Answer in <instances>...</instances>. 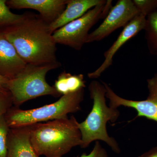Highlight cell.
I'll list each match as a JSON object with an SVG mask.
<instances>
[{"label":"cell","instance_id":"6da1fadb","mask_svg":"<svg viewBox=\"0 0 157 157\" xmlns=\"http://www.w3.org/2000/svg\"><path fill=\"white\" fill-rule=\"evenodd\" d=\"M3 33L27 64H45L58 62L57 44L49 24L39 14L25 13L22 20Z\"/></svg>","mask_w":157,"mask_h":157},{"label":"cell","instance_id":"7a4b0ae2","mask_svg":"<svg viewBox=\"0 0 157 157\" xmlns=\"http://www.w3.org/2000/svg\"><path fill=\"white\" fill-rule=\"evenodd\" d=\"M78 123L72 115L31 125V143L38 156L62 157L73 147L81 146Z\"/></svg>","mask_w":157,"mask_h":157},{"label":"cell","instance_id":"3957f363","mask_svg":"<svg viewBox=\"0 0 157 157\" xmlns=\"http://www.w3.org/2000/svg\"><path fill=\"white\" fill-rule=\"evenodd\" d=\"M89 90L93 101V107L86 119L78 123L82 135L80 147L85 148L93 141L101 140L107 144L114 153L119 154L120 147L115 138L108 135L107 124L109 121H116L120 114L119 110L107 106L105 98L106 88L103 83L93 80L89 86Z\"/></svg>","mask_w":157,"mask_h":157},{"label":"cell","instance_id":"277c9868","mask_svg":"<svg viewBox=\"0 0 157 157\" xmlns=\"http://www.w3.org/2000/svg\"><path fill=\"white\" fill-rule=\"evenodd\" d=\"M59 62L45 64H27L14 78L9 79L7 90L10 93L14 107H19L26 101L42 96H61L46 80L47 73L59 68Z\"/></svg>","mask_w":157,"mask_h":157},{"label":"cell","instance_id":"5b68a950","mask_svg":"<svg viewBox=\"0 0 157 157\" xmlns=\"http://www.w3.org/2000/svg\"><path fill=\"white\" fill-rule=\"evenodd\" d=\"M84 92V89H82L76 92L62 96L54 103L35 109L24 110L12 107L5 114V118L10 128L67 118L69 113L81 110Z\"/></svg>","mask_w":157,"mask_h":157},{"label":"cell","instance_id":"8992f818","mask_svg":"<svg viewBox=\"0 0 157 157\" xmlns=\"http://www.w3.org/2000/svg\"><path fill=\"white\" fill-rule=\"evenodd\" d=\"M112 3L111 0H103L82 17L55 31L52 36L56 44L81 50L86 43L90 30L100 19L107 16L112 7Z\"/></svg>","mask_w":157,"mask_h":157},{"label":"cell","instance_id":"52a82bcc","mask_svg":"<svg viewBox=\"0 0 157 157\" xmlns=\"http://www.w3.org/2000/svg\"><path fill=\"white\" fill-rule=\"evenodd\" d=\"M139 14L132 0L118 1L115 6L111 7L101 25L90 33L86 43L103 40L117 29L124 27Z\"/></svg>","mask_w":157,"mask_h":157},{"label":"cell","instance_id":"ba28073f","mask_svg":"<svg viewBox=\"0 0 157 157\" xmlns=\"http://www.w3.org/2000/svg\"><path fill=\"white\" fill-rule=\"evenodd\" d=\"M149 94L143 101H132L117 95L107 83L102 82L106 89V97L109 101V107L117 108L120 106L134 108L138 117H143L157 122V74L147 80Z\"/></svg>","mask_w":157,"mask_h":157},{"label":"cell","instance_id":"9c48e42d","mask_svg":"<svg viewBox=\"0 0 157 157\" xmlns=\"http://www.w3.org/2000/svg\"><path fill=\"white\" fill-rule=\"evenodd\" d=\"M146 17L139 14L129 22L121 32L117 39L104 53L105 59L100 66L94 72L88 73V76L91 79H96L100 77L103 73L112 65L113 57L121 46L130 39L135 36L146 26Z\"/></svg>","mask_w":157,"mask_h":157},{"label":"cell","instance_id":"30bf717a","mask_svg":"<svg viewBox=\"0 0 157 157\" xmlns=\"http://www.w3.org/2000/svg\"><path fill=\"white\" fill-rule=\"evenodd\" d=\"M68 0H7L10 9L36 10L45 22L50 25L58 18L66 8Z\"/></svg>","mask_w":157,"mask_h":157},{"label":"cell","instance_id":"8fae6325","mask_svg":"<svg viewBox=\"0 0 157 157\" xmlns=\"http://www.w3.org/2000/svg\"><path fill=\"white\" fill-rule=\"evenodd\" d=\"M26 64L3 32H0V75L11 79L21 72Z\"/></svg>","mask_w":157,"mask_h":157},{"label":"cell","instance_id":"7c38bea8","mask_svg":"<svg viewBox=\"0 0 157 157\" xmlns=\"http://www.w3.org/2000/svg\"><path fill=\"white\" fill-rule=\"evenodd\" d=\"M30 131L31 125L10 128L7 157H39L31 144Z\"/></svg>","mask_w":157,"mask_h":157},{"label":"cell","instance_id":"4fadbf2b","mask_svg":"<svg viewBox=\"0 0 157 157\" xmlns=\"http://www.w3.org/2000/svg\"><path fill=\"white\" fill-rule=\"evenodd\" d=\"M103 0H68L66 8L58 18L49 25L50 32L55 31L78 19Z\"/></svg>","mask_w":157,"mask_h":157},{"label":"cell","instance_id":"5bb4252c","mask_svg":"<svg viewBox=\"0 0 157 157\" xmlns=\"http://www.w3.org/2000/svg\"><path fill=\"white\" fill-rule=\"evenodd\" d=\"M53 86L58 93L63 96L84 89L86 81L82 74L72 75L63 71L59 75Z\"/></svg>","mask_w":157,"mask_h":157},{"label":"cell","instance_id":"9a60e30c","mask_svg":"<svg viewBox=\"0 0 157 157\" xmlns=\"http://www.w3.org/2000/svg\"><path fill=\"white\" fill-rule=\"evenodd\" d=\"M144 30L149 50L152 54L157 56V10L147 16Z\"/></svg>","mask_w":157,"mask_h":157},{"label":"cell","instance_id":"2e32d148","mask_svg":"<svg viewBox=\"0 0 157 157\" xmlns=\"http://www.w3.org/2000/svg\"><path fill=\"white\" fill-rule=\"evenodd\" d=\"M7 0H0V32L17 24L23 19L25 13L14 14L6 4Z\"/></svg>","mask_w":157,"mask_h":157},{"label":"cell","instance_id":"e0dca14e","mask_svg":"<svg viewBox=\"0 0 157 157\" xmlns=\"http://www.w3.org/2000/svg\"><path fill=\"white\" fill-rule=\"evenodd\" d=\"M9 128L5 115L0 117V157H7Z\"/></svg>","mask_w":157,"mask_h":157},{"label":"cell","instance_id":"ac0fdd59","mask_svg":"<svg viewBox=\"0 0 157 157\" xmlns=\"http://www.w3.org/2000/svg\"><path fill=\"white\" fill-rule=\"evenodd\" d=\"M140 14L147 16L157 10V0H133Z\"/></svg>","mask_w":157,"mask_h":157},{"label":"cell","instance_id":"d6986e66","mask_svg":"<svg viewBox=\"0 0 157 157\" xmlns=\"http://www.w3.org/2000/svg\"><path fill=\"white\" fill-rule=\"evenodd\" d=\"M13 106V101L10 93L9 91L0 92V117L5 115Z\"/></svg>","mask_w":157,"mask_h":157},{"label":"cell","instance_id":"ffe728a7","mask_svg":"<svg viewBox=\"0 0 157 157\" xmlns=\"http://www.w3.org/2000/svg\"><path fill=\"white\" fill-rule=\"evenodd\" d=\"M76 157H109L107 151L101 145L99 141H96L94 146L89 153H83Z\"/></svg>","mask_w":157,"mask_h":157},{"label":"cell","instance_id":"44dd1931","mask_svg":"<svg viewBox=\"0 0 157 157\" xmlns=\"http://www.w3.org/2000/svg\"><path fill=\"white\" fill-rule=\"evenodd\" d=\"M138 157H157V147L149 150Z\"/></svg>","mask_w":157,"mask_h":157},{"label":"cell","instance_id":"7402d4cb","mask_svg":"<svg viewBox=\"0 0 157 157\" xmlns=\"http://www.w3.org/2000/svg\"><path fill=\"white\" fill-rule=\"evenodd\" d=\"M9 79L0 75V92H8L7 90V83Z\"/></svg>","mask_w":157,"mask_h":157}]
</instances>
